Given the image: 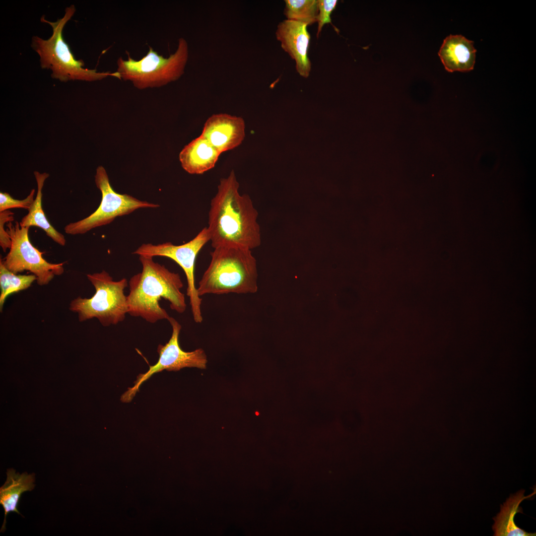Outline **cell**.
Here are the masks:
<instances>
[{
	"label": "cell",
	"instance_id": "1",
	"mask_svg": "<svg viewBox=\"0 0 536 536\" xmlns=\"http://www.w3.org/2000/svg\"><path fill=\"white\" fill-rule=\"evenodd\" d=\"M239 184L234 170L222 178L211 199L208 226L213 248L238 246L252 249L260 243L257 213L249 196L239 193Z\"/></svg>",
	"mask_w": 536,
	"mask_h": 536
},
{
	"label": "cell",
	"instance_id": "2",
	"mask_svg": "<svg viewBox=\"0 0 536 536\" xmlns=\"http://www.w3.org/2000/svg\"><path fill=\"white\" fill-rule=\"evenodd\" d=\"M139 259L142 271L134 275L128 282V314L151 324L168 320L170 316L159 303L162 298L170 303L172 310L183 313L187 304L181 290L184 284L179 274L155 262L152 257L140 256Z\"/></svg>",
	"mask_w": 536,
	"mask_h": 536
},
{
	"label": "cell",
	"instance_id": "3",
	"mask_svg": "<svg viewBox=\"0 0 536 536\" xmlns=\"http://www.w3.org/2000/svg\"><path fill=\"white\" fill-rule=\"evenodd\" d=\"M213 249L210 264L197 287L199 295L256 292L258 274L251 250L238 246Z\"/></svg>",
	"mask_w": 536,
	"mask_h": 536
},
{
	"label": "cell",
	"instance_id": "4",
	"mask_svg": "<svg viewBox=\"0 0 536 536\" xmlns=\"http://www.w3.org/2000/svg\"><path fill=\"white\" fill-rule=\"evenodd\" d=\"M75 11L74 5L66 7L64 16L55 22L46 19L44 16L41 17V21L50 25L53 30L52 36L48 39L37 36L32 38L31 46L39 56L41 68L51 70L52 77L62 82L72 80L94 81L109 76L121 79L117 71L98 72L96 69L84 68L83 61L74 58L64 40L63 31Z\"/></svg>",
	"mask_w": 536,
	"mask_h": 536
},
{
	"label": "cell",
	"instance_id": "5",
	"mask_svg": "<svg viewBox=\"0 0 536 536\" xmlns=\"http://www.w3.org/2000/svg\"><path fill=\"white\" fill-rule=\"evenodd\" d=\"M128 60L119 58L117 72L121 79L129 80L139 89L158 87L179 79L184 73L188 58V46L183 38L179 39L176 52L168 58L160 55L150 46L146 55L139 60L126 51Z\"/></svg>",
	"mask_w": 536,
	"mask_h": 536
},
{
	"label": "cell",
	"instance_id": "6",
	"mask_svg": "<svg viewBox=\"0 0 536 536\" xmlns=\"http://www.w3.org/2000/svg\"><path fill=\"white\" fill-rule=\"evenodd\" d=\"M86 276L95 293L89 298L74 299L70 303L69 310L78 314L80 322L96 318L102 326L108 327L124 321L128 313L124 293L128 286L127 278L115 281L104 270Z\"/></svg>",
	"mask_w": 536,
	"mask_h": 536
},
{
	"label": "cell",
	"instance_id": "7",
	"mask_svg": "<svg viewBox=\"0 0 536 536\" xmlns=\"http://www.w3.org/2000/svg\"><path fill=\"white\" fill-rule=\"evenodd\" d=\"M95 181L102 195L100 205L88 216L65 226L64 230L67 234H83L93 228L107 225L116 217L129 214L137 209L159 206L157 204L116 192L110 185L106 170L102 166H98L96 169Z\"/></svg>",
	"mask_w": 536,
	"mask_h": 536
},
{
	"label": "cell",
	"instance_id": "8",
	"mask_svg": "<svg viewBox=\"0 0 536 536\" xmlns=\"http://www.w3.org/2000/svg\"><path fill=\"white\" fill-rule=\"evenodd\" d=\"M6 226L11 244L8 253L0 261L6 268L15 274L24 270L30 271L36 275L37 282L41 286L48 284L55 275L63 274L65 262L52 264L45 260L43 253L29 240V227H21L18 221L9 222Z\"/></svg>",
	"mask_w": 536,
	"mask_h": 536
},
{
	"label": "cell",
	"instance_id": "9",
	"mask_svg": "<svg viewBox=\"0 0 536 536\" xmlns=\"http://www.w3.org/2000/svg\"><path fill=\"white\" fill-rule=\"evenodd\" d=\"M209 240L208 231L205 227L192 240L184 244L175 245L169 242L158 245L143 244L133 253L139 256L165 257L180 266L187 278V295L190 299L193 319L198 324L202 322L203 318L201 311L202 299L199 295L195 285V262L200 250Z\"/></svg>",
	"mask_w": 536,
	"mask_h": 536
},
{
	"label": "cell",
	"instance_id": "10",
	"mask_svg": "<svg viewBox=\"0 0 536 536\" xmlns=\"http://www.w3.org/2000/svg\"><path fill=\"white\" fill-rule=\"evenodd\" d=\"M172 327V335L169 341L165 344H159L157 347L159 359L154 365L150 366L148 370L137 377L134 386L129 388L121 396L123 402H130L140 386L156 373L166 370L167 371H179L185 367H196L205 369L207 362L206 355L201 348L192 351H185L180 347L179 337L182 326L174 318L168 319Z\"/></svg>",
	"mask_w": 536,
	"mask_h": 536
},
{
	"label": "cell",
	"instance_id": "11",
	"mask_svg": "<svg viewBox=\"0 0 536 536\" xmlns=\"http://www.w3.org/2000/svg\"><path fill=\"white\" fill-rule=\"evenodd\" d=\"M307 26L305 23L286 19L278 24L276 31L281 48L295 60L297 72L305 78L309 76L311 69L308 56L310 35Z\"/></svg>",
	"mask_w": 536,
	"mask_h": 536
},
{
	"label": "cell",
	"instance_id": "12",
	"mask_svg": "<svg viewBox=\"0 0 536 536\" xmlns=\"http://www.w3.org/2000/svg\"><path fill=\"white\" fill-rule=\"evenodd\" d=\"M201 135L221 153L238 146L245 136V124L241 117L227 114H213L204 124Z\"/></svg>",
	"mask_w": 536,
	"mask_h": 536
},
{
	"label": "cell",
	"instance_id": "13",
	"mask_svg": "<svg viewBox=\"0 0 536 536\" xmlns=\"http://www.w3.org/2000/svg\"><path fill=\"white\" fill-rule=\"evenodd\" d=\"M476 50L473 42L461 35H450L444 40L438 55L449 72L473 69Z\"/></svg>",
	"mask_w": 536,
	"mask_h": 536
},
{
	"label": "cell",
	"instance_id": "14",
	"mask_svg": "<svg viewBox=\"0 0 536 536\" xmlns=\"http://www.w3.org/2000/svg\"><path fill=\"white\" fill-rule=\"evenodd\" d=\"M221 153L200 135L186 145L179 154L183 168L191 174H202L213 168Z\"/></svg>",
	"mask_w": 536,
	"mask_h": 536
},
{
	"label": "cell",
	"instance_id": "15",
	"mask_svg": "<svg viewBox=\"0 0 536 536\" xmlns=\"http://www.w3.org/2000/svg\"><path fill=\"white\" fill-rule=\"evenodd\" d=\"M6 481L0 488V503L4 511V519L0 532L6 529V519L9 513L13 512L21 514L17 507L22 494L32 491L35 487L34 473L25 472L20 474L10 469L6 471Z\"/></svg>",
	"mask_w": 536,
	"mask_h": 536
},
{
	"label": "cell",
	"instance_id": "16",
	"mask_svg": "<svg viewBox=\"0 0 536 536\" xmlns=\"http://www.w3.org/2000/svg\"><path fill=\"white\" fill-rule=\"evenodd\" d=\"M525 490H521L511 495L501 506L500 511L493 518L492 529L495 536H535L536 533H528L519 528L515 523L514 517L518 513H523L521 503L536 494V490L528 496H524Z\"/></svg>",
	"mask_w": 536,
	"mask_h": 536
},
{
	"label": "cell",
	"instance_id": "17",
	"mask_svg": "<svg viewBox=\"0 0 536 536\" xmlns=\"http://www.w3.org/2000/svg\"><path fill=\"white\" fill-rule=\"evenodd\" d=\"M34 174L37 184V192L31 206L19 222L22 227L36 226L43 230L47 235L61 246H65L66 240L63 234L58 231L47 219L42 208V189L49 175L35 171Z\"/></svg>",
	"mask_w": 536,
	"mask_h": 536
},
{
	"label": "cell",
	"instance_id": "18",
	"mask_svg": "<svg viewBox=\"0 0 536 536\" xmlns=\"http://www.w3.org/2000/svg\"><path fill=\"white\" fill-rule=\"evenodd\" d=\"M36 280L34 274L20 275L10 271L0 260V311L8 296L28 288Z\"/></svg>",
	"mask_w": 536,
	"mask_h": 536
},
{
	"label": "cell",
	"instance_id": "19",
	"mask_svg": "<svg viewBox=\"0 0 536 536\" xmlns=\"http://www.w3.org/2000/svg\"><path fill=\"white\" fill-rule=\"evenodd\" d=\"M284 14L287 20L312 25L317 22L318 0H286Z\"/></svg>",
	"mask_w": 536,
	"mask_h": 536
},
{
	"label": "cell",
	"instance_id": "20",
	"mask_svg": "<svg viewBox=\"0 0 536 536\" xmlns=\"http://www.w3.org/2000/svg\"><path fill=\"white\" fill-rule=\"evenodd\" d=\"M35 190L32 189L24 199L16 200L7 193H0V212L13 208H22L28 210L35 200Z\"/></svg>",
	"mask_w": 536,
	"mask_h": 536
},
{
	"label": "cell",
	"instance_id": "21",
	"mask_svg": "<svg viewBox=\"0 0 536 536\" xmlns=\"http://www.w3.org/2000/svg\"><path fill=\"white\" fill-rule=\"evenodd\" d=\"M337 2L336 0H318L317 38L319 37L323 26L325 24L331 23V15L335 8Z\"/></svg>",
	"mask_w": 536,
	"mask_h": 536
},
{
	"label": "cell",
	"instance_id": "22",
	"mask_svg": "<svg viewBox=\"0 0 536 536\" xmlns=\"http://www.w3.org/2000/svg\"><path fill=\"white\" fill-rule=\"evenodd\" d=\"M14 213L9 210L0 212V246L3 252L10 249L11 244L10 237L4 229V225L14 221Z\"/></svg>",
	"mask_w": 536,
	"mask_h": 536
}]
</instances>
